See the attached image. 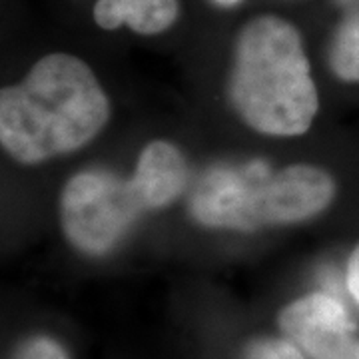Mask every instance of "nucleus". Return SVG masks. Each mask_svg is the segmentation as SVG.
Returning a JSON list of instances; mask_svg holds the SVG:
<instances>
[{
  "instance_id": "423d86ee",
  "label": "nucleus",
  "mask_w": 359,
  "mask_h": 359,
  "mask_svg": "<svg viewBox=\"0 0 359 359\" xmlns=\"http://www.w3.org/2000/svg\"><path fill=\"white\" fill-rule=\"evenodd\" d=\"M132 178L148 208H162L172 204L184 192L188 170L176 146L154 140L142 150Z\"/></svg>"
},
{
  "instance_id": "9d476101",
  "label": "nucleus",
  "mask_w": 359,
  "mask_h": 359,
  "mask_svg": "<svg viewBox=\"0 0 359 359\" xmlns=\"http://www.w3.org/2000/svg\"><path fill=\"white\" fill-rule=\"evenodd\" d=\"M14 359H68L60 344L48 337H34L20 347Z\"/></svg>"
},
{
  "instance_id": "f03ea898",
  "label": "nucleus",
  "mask_w": 359,
  "mask_h": 359,
  "mask_svg": "<svg viewBox=\"0 0 359 359\" xmlns=\"http://www.w3.org/2000/svg\"><path fill=\"white\" fill-rule=\"evenodd\" d=\"M230 102L248 126L268 136L308 132L318 88L295 26L273 14L252 18L236 40Z\"/></svg>"
},
{
  "instance_id": "1a4fd4ad",
  "label": "nucleus",
  "mask_w": 359,
  "mask_h": 359,
  "mask_svg": "<svg viewBox=\"0 0 359 359\" xmlns=\"http://www.w3.org/2000/svg\"><path fill=\"white\" fill-rule=\"evenodd\" d=\"M244 359H306L302 349L285 339H273L264 337L256 339L252 346L245 349Z\"/></svg>"
},
{
  "instance_id": "20e7f679",
  "label": "nucleus",
  "mask_w": 359,
  "mask_h": 359,
  "mask_svg": "<svg viewBox=\"0 0 359 359\" xmlns=\"http://www.w3.org/2000/svg\"><path fill=\"white\" fill-rule=\"evenodd\" d=\"M144 210H150L134 178L88 170L68 180L60 198L66 238L76 250L102 256L130 230Z\"/></svg>"
},
{
  "instance_id": "9b49d317",
  "label": "nucleus",
  "mask_w": 359,
  "mask_h": 359,
  "mask_svg": "<svg viewBox=\"0 0 359 359\" xmlns=\"http://www.w3.org/2000/svg\"><path fill=\"white\" fill-rule=\"evenodd\" d=\"M347 290L359 302V245L353 250L347 264Z\"/></svg>"
},
{
  "instance_id": "f257e3e1",
  "label": "nucleus",
  "mask_w": 359,
  "mask_h": 359,
  "mask_svg": "<svg viewBox=\"0 0 359 359\" xmlns=\"http://www.w3.org/2000/svg\"><path fill=\"white\" fill-rule=\"evenodd\" d=\"M110 102L86 62L65 52L40 58L0 94V142L20 164L76 152L106 126Z\"/></svg>"
},
{
  "instance_id": "6e6552de",
  "label": "nucleus",
  "mask_w": 359,
  "mask_h": 359,
  "mask_svg": "<svg viewBox=\"0 0 359 359\" xmlns=\"http://www.w3.org/2000/svg\"><path fill=\"white\" fill-rule=\"evenodd\" d=\"M344 18L330 46V66L335 76L359 82V0H337Z\"/></svg>"
},
{
  "instance_id": "7ed1b4c3",
  "label": "nucleus",
  "mask_w": 359,
  "mask_h": 359,
  "mask_svg": "<svg viewBox=\"0 0 359 359\" xmlns=\"http://www.w3.org/2000/svg\"><path fill=\"white\" fill-rule=\"evenodd\" d=\"M334 196V178L321 168L295 164L271 172L266 162H250L210 168L194 188L190 210L208 228L254 231L313 218Z\"/></svg>"
},
{
  "instance_id": "39448f33",
  "label": "nucleus",
  "mask_w": 359,
  "mask_h": 359,
  "mask_svg": "<svg viewBox=\"0 0 359 359\" xmlns=\"http://www.w3.org/2000/svg\"><path fill=\"white\" fill-rule=\"evenodd\" d=\"M280 327L311 359H359L355 325L332 295L311 294L295 299L282 309Z\"/></svg>"
},
{
  "instance_id": "f8f14e48",
  "label": "nucleus",
  "mask_w": 359,
  "mask_h": 359,
  "mask_svg": "<svg viewBox=\"0 0 359 359\" xmlns=\"http://www.w3.org/2000/svg\"><path fill=\"white\" fill-rule=\"evenodd\" d=\"M214 2H218L219 6H233V4H238L240 0H214Z\"/></svg>"
},
{
  "instance_id": "0eeeda50",
  "label": "nucleus",
  "mask_w": 359,
  "mask_h": 359,
  "mask_svg": "<svg viewBox=\"0 0 359 359\" xmlns=\"http://www.w3.org/2000/svg\"><path fill=\"white\" fill-rule=\"evenodd\" d=\"M178 0H96L94 20L104 30L130 26L138 34H160L178 18Z\"/></svg>"
}]
</instances>
